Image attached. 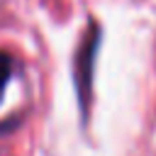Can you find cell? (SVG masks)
Wrapping results in <instances>:
<instances>
[{"label": "cell", "instance_id": "cell-1", "mask_svg": "<svg viewBox=\"0 0 156 156\" xmlns=\"http://www.w3.org/2000/svg\"><path fill=\"white\" fill-rule=\"evenodd\" d=\"M98 49H100V24L90 22L88 32L83 34L78 51H76V93H78L83 117H88V105H90V95H93V76H95Z\"/></svg>", "mask_w": 156, "mask_h": 156}, {"label": "cell", "instance_id": "cell-2", "mask_svg": "<svg viewBox=\"0 0 156 156\" xmlns=\"http://www.w3.org/2000/svg\"><path fill=\"white\" fill-rule=\"evenodd\" d=\"M10 78H12V58L0 51V100L5 95V88H7Z\"/></svg>", "mask_w": 156, "mask_h": 156}]
</instances>
